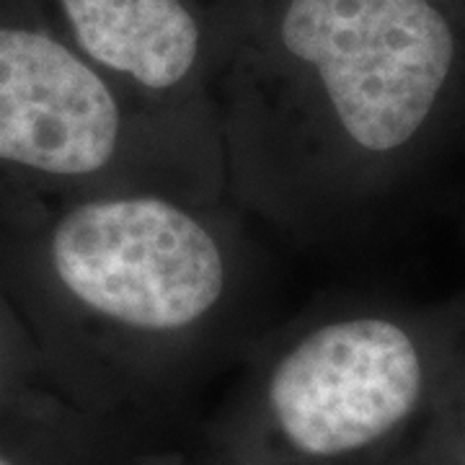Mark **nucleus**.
Returning a JSON list of instances; mask_svg holds the SVG:
<instances>
[{"label": "nucleus", "mask_w": 465, "mask_h": 465, "mask_svg": "<svg viewBox=\"0 0 465 465\" xmlns=\"http://www.w3.org/2000/svg\"><path fill=\"white\" fill-rule=\"evenodd\" d=\"M217 465H232V463L228 460V458H220V460H217Z\"/></svg>", "instance_id": "9d476101"}, {"label": "nucleus", "mask_w": 465, "mask_h": 465, "mask_svg": "<svg viewBox=\"0 0 465 465\" xmlns=\"http://www.w3.org/2000/svg\"><path fill=\"white\" fill-rule=\"evenodd\" d=\"M0 204V266L73 403L88 354L104 370L173 357L231 302L238 259L215 202L127 189Z\"/></svg>", "instance_id": "f03ea898"}, {"label": "nucleus", "mask_w": 465, "mask_h": 465, "mask_svg": "<svg viewBox=\"0 0 465 465\" xmlns=\"http://www.w3.org/2000/svg\"><path fill=\"white\" fill-rule=\"evenodd\" d=\"M440 424V421H437ZM437 432V430H434ZM406 465H442V458H440V450H437V442H434V434H432V440L427 442V448L421 450L419 455H416L414 460L411 463H406Z\"/></svg>", "instance_id": "1a4fd4ad"}, {"label": "nucleus", "mask_w": 465, "mask_h": 465, "mask_svg": "<svg viewBox=\"0 0 465 465\" xmlns=\"http://www.w3.org/2000/svg\"><path fill=\"white\" fill-rule=\"evenodd\" d=\"M448 318L347 311L272 351L232 465H406L432 440L458 372Z\"/></svg>", "instance_id": "7ed1b4c3"}, {"label": "nucleus", "mask_w": 465, "mask_h": 465, "mask_svg": "<svg viewBox=\"0 0 465 465\" xmlns=\"http://www.w3.org/2000/svg\"><path fill=\"white\" fill-rule=\"evenodd\" d=\"M52 401L73 403L54 378L29 318L0 290V409Z\"/></svg>", "instance_id": "0eeeda50"}, {"label": "nucleus", "mask_w": 465, "mask_h": 465, "mask_svg": "<svg viewBox=\"0 0 465 465\" xmlns=\"http://www.w3.org/2000/svg\"><path fill=\"white\" fill-rule=\"evenodd\" d=\"M213 116L137 99L45 21L0 18V202L153 189L215 202Z\"/></svg>", "instance_id": "20e7f679"}, {"label": "nucleus", "mask_w": 465, "mask_h": 465, "mask_svg": "<svg viewBox=\"0 0 465 465\" xmlns=\"http://www.w3.org/2000/svg\"><path fill=\"white\" fill-rule=\"evenodd\" d=\"M463 91L455 0H256L210 85L223 176L251 210L321 228L409 173Z\"/></svg>", "instance_id": "f257e3e1"}, {"label": "nucleus", "mask_w": 465, "mask_h": 465, "mask_svg": "<svg viewBox=\"0 0 465 465\" xmlns=\"http://www.w3.org/2000/svg\"><path fill=\"white\" fill-rule=\"evenodd\" d=\"M73 50L153 106L213 116L210 85L228 42L197 0H39Z\"/></svg>", "instance_id": "39448f33"}, {"label": "nucleus", "mask_w": 465, "mask_h": 465, "mask_svg": "<svg viewBox=\"0 0 465 465\" xmlns=\"http://www.w3.org/2000/svg\"><path fill=\"white\" fill-rule=\"evenodd\" d=\"M81 406L67 401L0 409V465H85Z\"/></svg>", "instance_id": "423d86ee"}, {"label": "nucleus", "mask_w": 465, "mask_h": 465, "mask_svg": "<svg viewBox=\"0 0 465 465\" xmlns=\"http://www.w3.org/2000/svg\"><path fill=\"white\" fill-rule=\"evenodd\" d=\"M434 442L440 450L442 465H465V382L463 370L458 372L450 391L445 411L440 416Z\"/></svg>", "instance_id": "6e6552de"}]
</instances>
